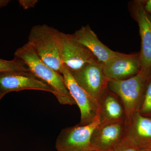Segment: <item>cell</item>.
<instances>
[{"label": "cell", "mask_w": 151, "mask_h": 151, "mask_svg": "<svg viewBox=\"0 0 151 151\" xmlns=\"http://www.w3.org/2000/svg\"><path fill=\"white\" fill-rule=\"evenodd\" d=\"M127 124L124 138L139 149L151 142V118L136 112Z\"/></svg>", "instance_id": "14"}, {"label": "cell", "mask_w": 151, "mask_h": 151, "mask_svg": "<svg viewBox=\"0 0 151 151\" xmlns=\"http://www.w3.org/2000/svg\"><path fill=\"white\" fill-rule=\"evenodd\" d=\"M104 74L108 81L127 79L141 70L139 52L132 54L119 52L103 64Z\"/></svg>", "instance_id": "10"}, {"label": "cell", "mask_w": 151, "mask_h": 151, "mask_svg": "<svg viewBox=\"0 0 151 151\" xmlns=\"http://www.w3.org/2000/svg\"><path fill=\"white\" fill-rule=\"evenodd\" d=\"M5 95V94H1V93H0V100H1L2 98Z\"/></svg>", "instance_id": "23"}, {"label": "cell", "mask_w": 151, "mask_h": 151, "mask_svg": "<svg viewBox=\"0 0 151 151\" xmlns=\"http://www.w3.org/2000/svg\"><path fill=\"white\" fill-rule=\"evenodd\" d=\"M61 74L65 86L80 110L81 119L78 124L85 126L95 122L98 119V102L76 82L70 70L65 65Z\"/></svg>", "instance_id": "6"}, {"label": "cell", "mask_w": 151, "mask_h": 151, "mask_svg": "<svg viewBox=\"0 0 151 151\" xmlns=\"http://www.w3.org/2000/svg\"><path fill=\"white\" fill-rule=\"evenodd\" d=\"M150 76L141 69L137 74L127 79L108 81V89L119 97L124 105L126 124L139 111Z\"/></svg>", "instance_id": "3"}, {"label": "cell", "mask_w": 151, "mask_h": 151, "mask_svg": "<svg viewBox=\"0 0 151 151\" xmlns=\"http://www.w3.org/2000/svg\"><path fill=\"white\" fill-rule=\"evenodd\" d=\"M70 73L76 82L98 102L108 81L103 71V64L95 61Z\"/></svg>", "instance_id": "8"}, {"label": "cell", "mask_w": 151, "mask_h": 151, "mask_svg": "<svg viewBox=\"0 0 151 151\" xmlns=\"http://www.w3.org/2000/svg\"><path fill=\"white\" fill-rule=\"evenodd\" d=\"M100 124L98 119L85 126L77 124L63 129L55 142L57 151H94L91 145V136Z\"/></svg>", "instance_id": "5"}, {"label": "cell", "mask_w": 151, "mask_h": 151, "mask_svg": "<svg viewBox=\"0 0 151 151\" xmlns=\"http://www.w3.org/2000/svg\"><path fill=\"white\" fill-rule=\"evenodd\" d=\"M131 16L137 23L141 37L139 52L141 70L151 75V15L144 9L141 0L129 2Z\"/></svg>", "instance_id": "7"}, {"label": "cell", "mask_w": 151, "mask_h": 151, "mask_svg": "<svg viewBox=\"0 0 151 151\" xmlns=\"http://www.w3.org/2000/svg\"><path fill=\"white\" fill-rule=\"evenodd\" d=\"M139 148L129 141L123 138L122 141L111 151H139Z\"/></svg>", "instance_id": "17"}, {"label": "cell", "mask_w": 151, "mask_h": 151, "mask_svg": "<svg viewBox=\"0 0 151 151\" xmlns=\"http://www.w3.org/2000/svg\"><path fill=\"white\" fill-rule=\"evenodd\" d=\"M57 30L46 24L35 26L30 31L28 43L43 62L61 74L64 65L60 54Z\"/></svg>", "instance_id": "2"}, {"label": "cell", "mask_w": 151, "mask_h": 151, "mask_svg": "<svg viewBox=\"0 0 151 151\" xmlns=\"http://www.w3.org/2000/svg\"><path fill=\"white\" fill-rule=\"evenodd\" d=\"M24 90L45 91L54 94L53 89L29 71H15L0 73V93Z\"/></svg>", "instance_id": "9"}, {"label": "cell", "mask_w": 151, "mask_h": 151, "mask_svg": "<svg viewBox=\"0 0 151 151\" xmlns=\"http://www.w3.org/2000/svg\"><path fill=\"white\" fill-rule=\"evenodd\" d=\"M138 112L142 116L151 118V75L148 79Z\"/></svg>", "instance_id": "16"}, {"label": "cell", "mask_w": 151, "mask_h": 151, "mask_svg": "<svg viewBox=\"0 0 151 151\" xmlns=\"http://www.w3.org/2000/svg\"><path fill=\"white\" fill-rule=\"evenodd\" d=\"M71 35L76 40L86 47L102 64L115 57L119 53L113 51L102 43L89 25L82 26Z\"/></svg>", "instance_id": "13"}, {"label": "cell", "mask_w": 151, "mask_h": 151, "mask_svg": "<svg viewBox=\"0 0 151 151\" xmlns=\"http://www.w3.org/2000/svg\"><path fill=\"white\" fill-rule=\"evenodd\" d=\"M14 57L24 63L31 73L53 89L60 104H76L65 86L62 74L43 62L28 42L16 50Z\"/></svg>", "instance_id": "1"}, {"label": "cell", "mask_w": 151, "mask_h": 151, "mask_svg": "<svg viewBox=\"0 0 151 151\" xmlns=\"http://www.w3.org/2000/svg\"><path fill=\"white\" fill-rule=\"evenodd\" d=\"M143 148H149L151 149V142L149 143L145 147Z\"/></svg>", "instance_id": "22"}, {"label": "cell", "mask_w": 151, "mask_h": 151, "mask_svg": "<svg viewBox=\"0 0 151 151\" xmlns=\"http://www.w3.org/2000/svg\"><path fill=\"white\" fill-rule=\"evenodd\" d=\"M57 37L61 60L63 65L70 72L77 71L86 64L98 61L92 53L73 38L71 35L57 30Z\"/></svg>", "instance_id": "4"}, {"label": "cell", "mask_w": 151, "mask_h": 151, "mask_svg": "<svg viewBox=\"0 0 151 151\" xmlns=\"http://www.w3.org/2000/svg\"><path fill=\"white\" fill-rule=\"evenodd\" d=\"M100 124L126 122L127 115L123 103L117 95L108 87L98 100Z\"/></svg>", "instance_id": "12"}, {"label": "cell", "mask_w": 151, "mask_h": 151, "mask_svg": "<svg viewBox=\"0 0 151 151\" xmlns=\"http://www.w3.org/2000/svg\"><path fill=\"white\" fill-rule=\"evenodd\" d=\"M139 151H151V149L149 148H142L139 149Z\"/></svg>", "instance_id": "21"}, {"label": "cell", "mask_w": 151, "mask_h": 151, "mask_svg": "<svg viewBox=\"0 0 151 151\" xmlns=\"http://www.w3.org/2000/svg\"><path fill=\"white\" fill-rule=\"evenodd\" d=\"M141 1L146 12L151 15V0H141Z\"/></svg>", "instance_id": "19"}, {"label": "cell", "mask_w": 151, "mask_h": 151, "mask_svg": "<svg viewBox=\"0 0 151 151\" xmlns=\"http://www.w3.org/2000/svg\"><path fill=\"white\" fill-rule=\"evenodd\" d=\"M10 1L9 0H0V9L7 6Z\"/></svg>", "instance_id": "20"}, {"label": "cell", "mask_w": 151, "mask_h": 151, "mask_svg": "<svg viewBox=\"0 0 151 151\" xmlns=\"http://www.w3.org/2000/svg\"><path fill=\"white\" fill-rule=\"evenodd\" d=\"M19 1L20 5L24 9L34 7L38 2L37 0H20Z\"/></svg>", "instance_id": "18"}, {"label": "cell", "mask_w": 151, "mask_h": 151, "mask_svg": "<svg viewBox=\"0 0 151 151\" xmlns=\"http://www.w3.org/2000/svg\"><path fill=\"white\" fill-rule=\"evenodd\" d=\"M28 68L20 60L14 58L12 60L0 58V73L15 71H29Z\"/></svg>", "instance_id": "15"}, {"label": "cell", "mask_w": 151, "mask_h": 151, "mask_svg": "<svg viewBox=\"0 0 151 151\" xmlns=\"http://www.w3.org/2000/svg\"><path fill=\"white\" fill-rule=\"evenodd\" d=\"M126 122L99 124L95 128L91 143L94 151H111L124 138Z\"/></svg>", "instance_id": "11"}]
</instances>
